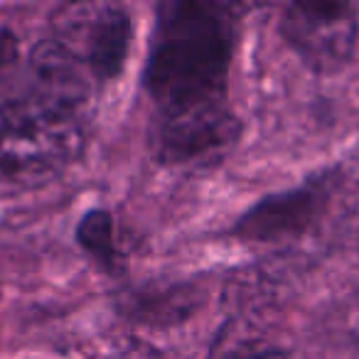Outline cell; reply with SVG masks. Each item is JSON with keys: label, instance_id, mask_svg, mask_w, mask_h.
Returning a JSON list of instances; mask_svg holds the SVG:
<instances>
[{"label": "cell", "instance_id": "obj_1", "mask_svg": "<svg viewBox=\"0 0 359 359\" xmlns=\"http://www.w3.org/2000/svg\"><path fill=\"white\" fill-rule=\"evenodd\" d=\"M234 22L215 3L172 0L155 15L145 62V89L163 111L226 104Z\"/></svg>", "mask_w": 359, "mask_h": 359}, {"label": "cell", "instance_id": "obj_2", "mask_svg": "<svg viewBox=\"0 0 359 359\" xmlns=\"http://www.w3.org/2000/svg\"><path fill=\"white\" fill-rule=\"evenodd\" d=\"M86 116L27 86L0 101V182L37 187L62 175L84 148Z\"/></svg>", "mask_w": 359, "mask_h": 359}, {"label": "cell", "instance_id": "obj_3", "mask_svg": "<svg viewBox=\"0 0 359 359\" xmlns=\"http://www.w3.org/2000/svg\"><path fill=\"white\" fill-rule=\"evenodd\" d=\"M241 126L229 104L163 111L150 121V150L170 168L202 170L222 163L239 143Z\"/></svg>", "mask_w": 359, "mask_h": 359}, {"label": "cell", "instance_id": "obj_4", "mask_svg": "<svg viewBox=\"0 0 359 359\" xmlns=\"http://www.w3.org/2000/svg\"><path fill=\"white\" fill-rule=\"evenodd\" d=\"M52 40L99 84L114 79L128 57L130 18L116 3H69L52 18Z\"/></svg>", "mask_w": 359, "mask_h": 359}, {"label": "cell", "instance_id": "obj_5", "mask_svg": "<svg viewBox=\"0 0 359 359\" xmlns=\"http://www.w3.org/2000/svg\"><path fill=\"white\" fill-rule=\"evenodd\" d=\"M280 35L315 72H334L352 57L357 11L347 3H293L280 18Z\"/></svg>", "mask_w": 359, "mask_h": 359}, {"label": "cell", "instance_id": "obj_6", "mask_svg": "<svg viewBox=\"0 0 359 359\" xmlns=\"http://www.w3.org/2000/svg\"><path fill=\"white\" fill-rule=\"evenodd\" d=\"M323 202L325 192L320 185H305L300 190L273 195L241 217L236 234L254 241L293 239L313 224Z\"/></svg>", "mask_w": 359, "mask_h": 359}, {"label": "cell", "instance_id": "obj_7", "mask_svg": "<svg viewBox=\"0 0 359 359\" xmlns=\"http://www.w3.org/2000/svg\"><path fill=\"white\" fill-rule=\"evenodd\" d=\"M123 310L130 318L140 320V323H153V325H168L177 323V320L187 318L197 305V293L190 285H143L130 293H123Z\"/></svg>", "mask_w": 359, "mask_h": 359}, {"label": "cell", "instance_id": "obj_8", "mask_svg": "<svg viewBox=\"0 0 359 359\" xmlns=\"http://www.w3.org/2000/svg\"><path fill=\"white\" fill-rule=\"evenodd\" d=\"M76 239L79 244L99 261L101 266L111 269L118 261V249H116V236H114V219L109 212L94 210L79 222L76 229Z\"/></svg>", "mask_w": 359, "mask_h": 359}, {"label": "cell", "instance_id": "obj_9", "mask_svg": "<svg viewBox=\"0 0 359 359\" xmlns=\"http://www.w3.org/2000/svg\"><path fill=\"white\" fill-rule=\"evenodd\" d=\"M18 65H20L18 37L6 27H0V101H6L15 91L13 79L18 74Z\"/></svg>", "mask_w": 359, "mask_h": 359}, {"label": "cell", "instance_id": "obj_10", "mask_svg": "<svg viewBox=\"0 0 359 359\" xmlns=\"http://www.w3.org/2000/svg\"><path fill=\"white\" fill-rule=\"evenodd\" d=\"M226 359H290V357H285L283 352H264V349H259V352L234 354V357H226Z\"/></svg>", "mask_w": 359, "mask_h": 359}, {"label": "cell", "instance_id": "obj_11", "mask_svg": "<svg viewBox=\"0 0 359 359\" xmlns=\"http://www.w3.org/2000/svg\"><path fill=\"white\" fill-rule=\"evenodd\" d=\"M126 359H163V357H160V354H155L153 349L138 347V349H133V352H130Z\"/></svg>", "mask_w": 359, "mask_h": 359}]
</instances>
